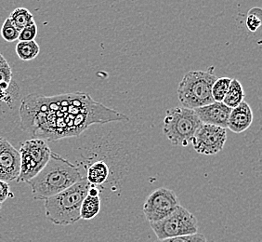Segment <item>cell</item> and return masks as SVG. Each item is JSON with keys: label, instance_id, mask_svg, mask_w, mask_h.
I'll return each instance as SVG.
<instances>
[{"label": "cell", "instance_id": "9a60e30c", "mask_svg": "<svg viewBox=\"0 0 262 242\" xmlns=\"http://www.w3.org/2000/svg\"><path fill=\"white\" fill-rule=\"evenodd\" d=\"M101 212V198L86 195L82 202L80 209V219L91 220Z\"/></svg>", "mask_w": 262, "mask_h": 242}, {"label": "cell", "instance_id": "7c38bea8", "mask_svg": "<svg viewBox=\"0 0 262 242\" xmlns=\"http://www.w3.org/2000/svg\"><path fill=\"white\" fill-rule=\"evenodd\" d=\"M253 111L247 102H243L239 106L232 108L228 119L227 128L234 133H242L251 126Z\"/></svg>", "mask_w": 262, "mask_h": 242}, {"label": "cell", "instance_id": "7402d4cb", "mask_svg": "<svg viewBox=\"0 0 262 242\" xmlns=\"http://www.w3.org/2000/svg\"><path fill=\"white\" fill-rule=\"evenodd\" d=\"M155 242H207V238L205 237L204 234L201 233H196L192 235H187V236H182V237H171V238H166V239H162V240H157Z\"/></svg>", "mask_w": 262, "mask_h": 242}, {"label": "cell", "instance_id": "ac0fdd59", "mask_svg": "<svg viewBox=\"0 0 262 242\" xmlns=\"http://www.w3.org/2000/svg\"><path fill=\"white\" fill-rule=\"evenodd\" d=\"M9 19L20 32L21 29L35 22L34 15L26 8H17L10 13Z\"/></svg>", "mask_w": 262, "mask_h": 242}, {"label": "cell", "instance_id": "4fadbf2b", "mask_svg": "<svg viewBox=\"0 0 262 242\" xmlns=\"http://www.w3.org/2000/svg\"><path fill=\"white\" fill-rule=\"evenodd\" d=\"M109 174L110 169L108 164L103 160H97L86 168L85 178L91 187H99L105 184Z\"/></svg>", "mask_w": 262, "mask_h": 242}, {"label": "cell", "instance_id": "ffe728a7", "mask_svg": "<svg viewBox=\"0 0 262 242\" xmlns=\"http://www.w3.org/2000/svg\"><path fill=\"white\" fill-rule=\"evenodd\" d=\"M261 14L262 10L260 8L257 7L249 10L246 21V26L250 32L254 33L261 26Z\"/></svg>", "mask_w": 262, "mask_h": 242}, {"label": "cell", "instance_id": "484cf974", "mask_svg": "<svg viewBox=\"0 0 262 242\" xmlns=\"http://www.w3.org/2000/svg\"><path fill=\"white\" fill-rule=\"evenodd\" d=\"M100 189L99 187H90L89 188V192H88V195L91 196V197H100Z\"/></svg>", "mask_w": 262, "mask_h": 242}, {"label": "cell", "instance_id": "83f0119b", "mask_svg": "<svg viewBox=\"0 0 262 242\" xmlns=\"http://www.w3.org/2000/svg\"><path fill=\"white\" fill-rule=\"evenodd\" d=\"M1 207H2V204H1V203H0V209H1Z\"/></svg>", "mask_w": 262, "mask_h": 242}, {"label": "cell", "instance_id": "8fae6325", "mask_svg": "<svg viewBox=\"0 0 262 242\" xmlns=\"http://www.w3.org/2000/svg\"><path fill=\"white\" fill-rule=\"evenodd\" d=\"M231 110L223 103L214 102L210 105L194 109V112L202 124L221 127L226 130Z\"/></svg>", "mask_w": 262, "mask_h": 242}, {"label": "cell", "instance_id": "d4e9b609", "mask_svg": "<svg viewBox=\"0 0 262 242\" xmlns=\"http://www.w3.org/2000/svg\"><path fill=\"white\" fill-rule=\"evenodd\" d=\"M13 194L10 192V186L8 183L0 180V203L2 204L9 197H13Z\"/></svg>", "mask_w": 262, "mask_h": 242}, {"label": "cell", "instance_id": "52a82bcc", "mask_svg": "<svg viewBox=\"0 0 262 242\" xmlns=\"http://www.w3.org/2000/svg\"><path fill=\"white\" fill-rule=\"evenodd\" d=\"M19 153L20 170L19 177L16 181L27 183L37 175L46 166L52 151L47 142L33 138L20 144Z\"/></svg>", "mask_w": 262, "mask_h": 242}, {"label": "cell", "instance_id": "30bf717a", "mask_svg": "<svg viewBox=\"0 0 262 242\" xmlns=\"http://www.w3.org/2000/svg\"><path fill=\"white\" fill-rule=\"evenodd\" d=\"M20 170V157L10 142L0 137V180L10 183L16 181Z\"/></svg>", "mask_w": 262, "mask_h": 242}, {"label": "cell", "instance_id": "d6986e66", "mask_svg": "<svg viewBox=\"0 0 262 242\" xmlns=\"http://www.w3.org/2000/svg\"><path fill=\"white\" fill-rule=\"evenodd\" d=\"M231 81L232 78L230 77H221L217 78V80L214 82L211 90L212 98L214 102L222 103L230 87Z\"/></svg>", "mask_w": 262, "mask_h": 242}, {"label": "cell", "instance_id": "8992f818", "mask_svg": "<svg viewBox=\"0 0 262 242\" xmlns=\"http://www.w3.org/2000/svg\"><path fill=\"white\" fill-rule=\"evenodd\" d=\"M157 240L198 233L196 217L186 208L179 205L174 212L160 221L150 224Z\"/></svg>", "mask_w": 262, "mask_h": 242}, {"label": "cell", "instance_id": "7a4b0ae2", "mask_svg": "<svg viewBox=\"0 0 262 242\" xmlns=\"http://www.w3.org/2000/svg\"><path fill=\"white\" fill-rule=\"evenodd\" d=\"M84 177L79 167L52 152L46 166L27 184L34 199L46 200L64 191Z\"/></svg>", "mask_w": 262, "mask_h": 242}, {"label": "cell", "instance_id": "cb8c5ba5", "mask_svg": "<svg viewBox=\"0 0 262 242\" xmlns=\"http://www.w3.org/2000/svg\"><path fill=\"white\" fill-rule=\"evenodd\" d=\"M12 80V70L7 60L0 64V84Z\"/></svg>", "mask_w": 262, "mask_h": 242}, {"label": "cell", "instance_id": "603a6c76", "mask_svg": "<svg viewBox=\"0 0 262 242\" xmlns=\"http://www.w3.org/2000/svg\"><path fill=\"white\" fill-rule=\"evenodd\" d=\"M36 35H37V26L35 22H34L20 30L18 39L20 41H35Z\"/></svg>", "mask_w": 262, "mask_h": 242}, {"label": "cell", "instance_id": "ba28073f", "mask_svg": "<svg viewBox=\"0 0 262 242\" xmlns=\"http://www.w3.org/2000/svg\"><path fill=\"white\" fill-rule=\"evenodd\" d=\"M179 205L175 192L166 187H160L147 197L143 204V213L150 224L158 222L174 212Z\"/></svg>", "mask_w": 262, "mask_h": 242}, {"label": "cell", "instance_id": "44dd1931", "mask_svg": "<svg viewBox=\"0 0 262 242\" xmlns=\"http://www.w3.org/2000/svg\"><path fill=\"white\" fill-rule=\"evenodd\" d=\"M19 35L20 30L11 23L9 18L6 19L1 28V35L3 39L7 42H13L19 38Z\"/></svg>", "mask_w": 262, "mask_h": 242}, {"label": "cell", "instance_id": "e0dca14e", "mask_svg": "<svg viewBox=\"0 0 262 242\" xmlns=\"http://www.w3.org/2000/svg\"><path fill=\"white\" fill-rule=\"evenodd\" d=\"M40 52L39 45L33 41H19L16 46V53L24 62L34 60Z\"/></svg>", "mask_w": 262, "mask_h": 242}, {"label": "cell", "instance_id": "9c48e42d", "mask_svg": "<svg viewBox=\"0 0 262 242\" xmlns=\"http://www.w3.org/2000/svg\"><path fill=\"white\" fill-rule=\"evenodd\" d=\"M227 141L226 130L221 127L202 124L191 144L193 149L204 156H213L222 151Z\"/></svg>", "mask_w": 262, "mask_h": 242}, {"label": "cell", "instance_id": "4316f807", "mask_svg": "<svg viewBox=\"0 0 262 242\" xmlns=\"http://www.w3.org/2000/svg\"><path fill=\"white\" fill-rule=\"evenodd\" d=\"M5 57H4V56H3V54H2L1 52H0V64H1V63H3V62H5Z\"/></svg>", "mask_w": 262, "mask_h": 242}, {"label": "cell", "instance_id": "2e32d148", "mask_svg": "<svg viewBox=\"0 0 262 242\" xmlns=\"http://www.w3.org/2000/svg\"><path fill=\"white\" fill-rule=\"evenodd\" d=\"M20 87L13 79L10 83L0 84V102L12 107V105L20 98Z\"/></svg>", "mask_w": 262, "mask_h": 242}, {"label": "cell", "instance_id": "5bb4252c", "mask_svg": "<svg viewBox=\"0 0 262 242\" xmlns=\"http://www.w3.org/2000/svg\"><path fill=\"white\" fill-rule=\"evenodd\" d=\"M246 94L241 82L237 80L236 78H233L231 81L230 87L222 103L229 108L232 109L243 103Z\"/></svg>", "mask_w": 262, "mask_h": 242}, {"label": "cell", "instance_id": "277c9868", "mask_svg": "<svg viewBox=\"0 0 262 242\" xmlns=\"http://www.w3.org/2000/svg\"><path fill=\"white\" fill-rule=\"evenodd\" d=\"M217 78L212 67L207 71H190L185 74L177 91L182 107L194 110L214 103L211 90Z\"/></svg>", "mask_w": 262, "mask_h": 242}, {"label": "cell", "instance_id": "3957f363", "mask_svg": "<svg viewBox=\"0 0 262 242\" xmlns=\"http://www.w3.org/2000/svg\"><path fill=\"white\" fill-rule=\"evenodd\" d=\"M91 185L84 177L64 191L44 200L46 218L56 226H71L80 220L82 202Z\"/></svg>", "mask_w": 262, "mask_h": 242}, {"label": "cell", "instance_id": "5b68a950", "mask_svg": "<svg viewBox=\"0 0 262 242\" xmlns=\"http://www.w3.org/2000/svg\"><path fill=\"white\" fill-rule=\"evenodd\" d=\"M201 125L194 110L178 106L166 111L163 131L173 146L187 147Z\"/></svg>", "mask_w": 262, "mask_h": 242}, {"label": "cell", "instance_id": "6da1fadb", "mask_svg": "<svg viewBox=\"0 0 262 242\" xmlns=\"http://www.w3.org/2000/svg\"><path fill=\"white\" fill-rule=\"evenodd\" d=\"M20 116L24 131L46 142L77 136L94 124L128 120L125 114L79 91L55 96L29 94L21 101Z\"/></svg>", "mask_w": 262, "mask_h": 242}]
</instances>
